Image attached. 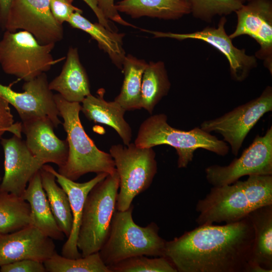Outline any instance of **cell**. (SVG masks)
Wrapping results in <instances>:
<instances>
[{
  "label": "cell",
  "mask_w": 272,
  "mask_h": 272,
  "mask_svg": "<svg viewBox=\"0 0 272 272\" xmlns=\"http://www.w3.org/2000/svg\"><path fill=\"white\" fill-rule=\"evenodd\" d=\"M164 63L161 61L148 63L143 75L141 106L152 113L155 106L167 95L170 88Z\"/></svg>",
  "instance_id": "cell-27"
},
{
  "label": "cell",
  "mask_w": 272,
  "mask_h": 272,
  "mask_svg": "<svg viewBox=\"0 0 272 272\" xmlns=\"http://www.w3.org/2000/svg\"><path fill=\"white\" fill-rule=\"evenodd\" d=\"M32 224L28 202L22 196L0 192V233H12Z\"/></svg>",
  "instance_id": "cell-28"
},
{
  "label": "cell",
  "mask_w": 272,
  "mask_h": 272,
  "mask_svg": "<svg viewBox=\"0 0 272 272\" xmlns=\"http://www.w3.org/2000/svg\"><path fill=\"white\" fill-rule=\"evenodd\" d=\"M42 167L55 176L57 183L66 192L71 208L73 219L72 228L70 236L62 246L61 255L72 258L81 257L82 256L79 251L77 243L85 202L92 188L108 174L98 173L88 181L78 183L62 175L50 165L44 164Z\"/></svg>",
  "instance_id": "cell-18"
},
{
  "label": "cell",
  "mask_w": 272,
  "mask_h": 272,
  "mask_svg": "<svg viewBox=\"0 0 272 272\" xmlns=\"http://www.w3.org/2000/svg\"><path fill=\"white\" fill-rule=\"evenodd\" d=\"M240 2H241L243 4L244 2H245V1H248V2H249L251 0H238Z\"/></svg>",
  "instance_id": "cell-38"
},
{
  "label": "cell",
  "mask_w": 272,
  "mask_h": 272,
  "mask_svg": "<svg viewBox=\"0 0 272 272\" xmlns=\"http://www.w3.org/2000/svg\"><path fill=\"white\" fill-rule=\"evenodd\" d=\"M272 205V175H251L244 181L213 186L198 200V225L239 221L253 211Z\"/></svg>",
  "instance_id": "cell-2"
},
{
  "label": "cell",
  "mask_w": 272,
  "mask_h": 272,
  "mask_svg": "<svg viewBox=\"0 0 272 272\" xmlns=\"http://www.w3.org/2000/svg\"><path fill=\"white\" fill-rule=\"evenodd\" d=\"M272 111V88L266 87L255 99L217 118L203 121L201 129L221 134L232 153L237 156L248 133L266 113Z\"/></svg>",
  "instance_id": "cell-9"
},
{
  "label": "cell",
  "mask_w": 272,
  "mask_h": 272,
  "mask_svg": "<svg viewBox=\"0 0 272 272\" xmlns=\"http://www.w3.org/2000/svg\"><path fill=\"white\" fill-rule=\"evenodd\" d=\"M119 178L116 170L90 191L86 199L77 239L83 257L99 252L107 240L116 203Z\"/></svg>",
  "instance_id": "cell-6"
},
{
  "label": "cell",
  "mask_w": 272,
  "mask_h": 272,
  "mask_svg": "<svg viewBox=\"0 0 272 272\" xmlns=\"http://www.w3.org/2000/svg\"><path fill=\"white\" fill-rule=\"evenodd\" d=\"M253 240L246 217L222 225H198L166 241L164 255L177 272H248Z\"/></svg>",
  "instance_id": "cell-1"
},
{
  "label": "cell",
  "mask_w": 272,
  "mask_h": 272,
  "mask_svg": "<svg viewBox=\"0 0 272 272\" xmlns=\"http://www.w3.org/2000/svg\"><path fill=\"white\" fill-rule=\"evenodd\" d=\"M54 46L39 43L25 31H5L0 39V65L8 75L25 82L31 80L55 63L51 53Z\"/></svg>",
  "instance_id": "cell-8"
},
{
  "label": "cell",
  "mask_w": 272,
  "mask_h": 272,
  "mask_svg": "<svg viewBox=\"0 0 272 272\" xmlns=\"http://www.w3.org/2000/svg\"><path fill=\"white\" fill-rule=\"evenodd\" d=\"M53 240L32 225L0 233V266L26 259L44 262L56 252Z\"/></svg>",
  "instance_id": "cell-16"
},
{
  "label": "cell",
  "mask_w": 272,
  "mask_h": 272,
  "mask_svg": "<svg viewBox=\"0 0 272 272\" xmlns=\"http://www.w3.org/2000/svg\"><path fill=\"white\" fill-rule=\"evenodd\" d=\"M12 1L13 0H0V26L4 29Z\"/></svg>",
  "instance_id": "cell-37"
},
{
  "label": "cell",
  "mask_w": 272,
  "mask_h": 272,
  "mask_svg": "<svg viewBox=\"0 0 272 272\" xmlns=\"http://www.w3.org/2000/svg\"><path fill=\"white\" fill-rule=\"evenodd\" d=\"M105 90L100 89L97 95L91 94L82 101L81 111L90 121L108 125L113 128L123 144H130L132 130L124 115L126 111L115 101L107 102L104 98Z\"/></svg>",
  "instance_id": "cell-20"
},
{
  "label": "cell",
  "mask_w": 272,
  "mask_h": 272,
  "mask_svg": "<svg viewBox=\"0 0 272 272\" xmlns=\"http://www.w3.org/2000/svg\"><path fill=\"white\" fill-rule=\"evenodd\" d=\"M97 2L99 9L107 19H111L123 25L131 26L120 16L115 8L114 0H97Z\"/></svg>",
  "instance_id": "cell-35"
},
{
  "label": "cell",
  "mask_w": 272,
  "mask_h": 272,
  "mask_svg": "<svg viewBox=\"0 0 272 272\" xmlns=\"http://www.w3.org/2000/svg\"><path fill=\"white\" fill-rule=\"evenodd\" d=\"M191 13L196 18L210 22L217 15H227L241 8L238 0H189Z\"/></svg>",
  "instance_id": "cell-31"
},
{
  "label": "cell",
  "mask_w": 272,
  "mask_h": 272,
  "mask_svg": "<svg viewBox=\"0 0 272 272\" xmlns=\"http://www.w3.org/2000/svg\"><path fill=\"white\" fill-rule=\"evenodd\" d=\"M147 64L145 60L129 54L124 59L122 68L124 80L120 92L114 101L126 111L142 108V81Z\"/></svg>",
  "instance_id": "cell-25"
},
{
  "label": "cell",
  "mask_w": 272,
  "mask_h": 272,
  "mask_svg": "<svg viewBox=\"0 0 272 272\" xmlns=\"http://www.w3.org/2000/svg\"><path fill=\"white\" fill-rule=\"evenodd\" d=\"M4 153V175L0 192L22 196L29 181L44 165L28 149L25 141L16 135L2 138Z\"/></svg>",
  "instance_id": "cell-14"
},
{
  "label": "cell",
  "mask_w": 272,
  "mask_h": 272,
  "mask_svg": "<svg viewBox=\"0 0 272 272\" xmlns=\"http://www.w3.org/2000/svg\"><path fill=\"white\" fill-rule=\"evenodd\" d=\"M4 30L28 32L43 45L55 44L63 38V25L53 16L49 0H13Z\"/></svg>",
  "instance_id": "cell-11"
},
{
  "label": "cell",
  "mask_w": 272,
  "mask_h": 272,
  "mask_svg": "<svg viewBox=\"0 0 272 272\" xmlns=\"http://www.w3.org/2000/svg\"><path fill=\"white\" fill-rule=\"evenodd\" d=\"M51 13L59 24L67 22L75 12H83L82 10L73 5L74 0H49Z\"/></svg>",
  "instance_id": "cell-33"
},
{
  "label": "cell",
  "mask_w": 272,
  "mask_h": 272,
  "mask_svg": "<svg viewBox=\"0 0 272 272\" xmlns=\"http://www.w3.org/2000/svg\"><path fill=\"white\" fill-rule=\"evenodd\" d=\"M43 263L49 272H110L99 252L76 258L65 257L56 252Z\"/></svg>",
  "instance_id": "cell-29"
},
{
  "label": "cell",
  "mask_w": 272,
  "mask_h": 272,
  "mask_svg": "<svg viewBox=\"0 0 272 272\" xmlns=\"http://www.w3.org/2000/svg\"><path fill=\"white\" fill-rule=\"evenodd\" d=\"M26 144L31 153L44 164L52 163L62 166L69 154L67 140H61L55 134V127L46 117L33 118L22 123Z\"/></svg>",
  "instance_id": "cell-17"
},
{
  "label": "cell",
  "mask_w": 272,
  "mask_h": 272,
  "mask_svg": "<svg viewBox=\"0 0 272 272\" xmlns=\"http://www.w3.org/2000/svg\"><path fill=\"white\" fill-rule=\"evenodd\" d=\"M22 89L23 92H18L0 83V96L16 109L22 121L46 117L55 128L61 123L54 94L49 89L45 73L25 81Z\"/></svg>",
  "instance_id": "cell-12"
},
{
  "label": "cell",
  "mask_w": 272,
  "mask_h": 272,
  "mask_svg": "<svg viewBox=\"0 0 272 272\" xmlns=\"http://www.w3.org/2000/svg\"><path fill=\"white\" fill-rule=\"evenodd\" d=\"M115 8L133 18L149 16L175 19L191 13L190 4L186 0H123Z\"/></svg>",
  "instance_id": "cell-23"
},
{
  "label": "cell",
  "mask_w": 272,
  "mask_h": 272,
  "mask_svg": "<svg viewBox=\"0 0 272 272\" xmlns=\"http://www.w3.org/2000/svg\"><path fill=\"white\" fill-rule=\"evenodd\" d=\"M133 205L125 211L116 210L113 216L106 241L99 251L106 265L139 255L165 256L166 240L159 235L155 222L145 227L132 218Z\"/></svg>",
  "instance_id": "cell-5"
},
{
  "label": "cell",
  "mask_w": 272,
  "mask_h": 272,
  "mask_svg": "<svg viewBox=\"0 0 272 272\" xmlns=\"http://www.w3.org/2000/svg\"><path fill=\"white\" fill-rule=\"evenodd\" d=\"M107 266L110 272H177L173 263L165 256H135Z\"/></svg>",
  "instance_id": "cell-30"
},
{
  "label": "cell",
  "mask_w": 272,
  "mask_h": 272,
  "mask_svg": "<svg viewBox=\"0 0 272 272\" xmlns=\"http://www.w3.org/2000/svg\"><path fill=\"white\" fill-rule=\"evenodd\" d=\"M226 22V18L223 17L217 28L208 27L201 31L190 33L149 32L155 37H168L178 40L194 39L205 41L225 55L229 61L232 78L236 81L241 82L247 77L250 71L256 66V57L253 55L246 54L244 49H240L234 46L232 39L226 33L224 28Z\"/></svg>",
  "instance_id": "cell-15"
},
{
  "label": "cell",
  "mask_w": 272,
  "mask_h": 272,
  "mask_svg": "<svg viewBox=\"0 0 272 272\" xmlns=\"http://www.w3.org/2000/svg\"><path fill=\"white\" fill-rule=\"evenodd\" d=\"M82 13L75 12L67 23L72 27L89 34L97 42L99 47L108 53L112 61L122 69L126 56L122 47L124 34L109 30L99 23L90 22L82 15Z\"/></svg>",
  "instance_id": "cell-24"
},
{
  "label": "cell",
  "mask_w": 272,
  "mask_h": 272,
  "mask_svg": "<svg viewBox=\"0 0 272 272\" xmlns=\"http://www.w3.org/2000/svg\"><path fill=\"white\" fill-rule=\"evenodd\" d=\"M92 9L96 16L98 22L100 24L105 27L109 30L112 31V29L109 24V21L107 19L98 7L97 0H83Z\"/></svg>",
  "instance_id": "cell-36"
},
{
  "label": "cell",
  "mask_w": 272,
  "mask_h": 272,
  "mask_svg": "<svg viewBox=\"0 0 272 272\" xmlns=\"http://www.w3.org/2000/svg\"><path fill=\"white\" fill-rule=\"evenodd\" d=\"M9 103L0 96V140L6 131L22 138V123L15 122Z\"/></svg>",
  "instance_id": "cell-32"
},
{
  "label": "cell",
  "mask_w": 272,
  "mask_h": 272,
  "mask_svg": "<svg viewBox=\"0 0 272 272\" xmlns=\"http://www.w3.org/2000/svg\"><path fill=\"white\" fill-rule=\"evenodd\" d=\"M54 99L63 120L62 124L69 146L67 160L58 168V172L76 181L88 173L112 174L115 172L114 162L110 153L99 149L85 131L79 116L80 103L68 102L59 94H54Z\"/></svg>",
  "instance_id": "cell-3"
},
{
  "label": "cell",
  "mask_w": 272,
  "mask_h": 272,
  "mask_svg": "<svg viewBox=\"0 0 272 272\" xmlns=\"http://www.w3.org/2000/svg\"><path fill=\"white\" fill-rule=\"evenodd\" d=\"M1 272H45L43 262L26 259L16 261L0 266Z\"/></svg>",
  "instance_id": "cell-34"
},
{
  "label": "cell",
  "mask_w": 272,
  "mask_h": 272,
  "mask_svg": "<svg viewBox=\"0 0 272 272\" xmlns=\"http://www.w3.org/2000/svg\"><path fill=\"white\" fill-rule=\"evenodd\" d=\"M41 183L51 210L60 230L67 238L73 225V216L68 196L56 181L55 176L43 168L40 170Z\"/></svg>",
  "instance_id": "cell-26"
},
{
  "label": "cell",
  "mask_w": 272,
  "mask_h": 272,
  "mask_svg": "<svg viewBox=\"0 0 272 272\" xmlns=\"http://www.w3.org/2000/svg\"><path fill=\"white\" fill-rule=\"evenodd\" d=\"M205 173L213 186L230 184L246 175H272V127L264 135H257L241 155L229 165L209 166Z\"/></svg>",
  "instance_id": "cell-10"
},
{
  "label": "cell",
  "mask_w": 272,
  "mask_h": 272,
  "mask_svg": "<svg viewBox=\"0 0 272 272\" xmlns=\"http://www.w3.org/2000/svg\"><path fill=\"white\" fill-rule=\"evenodd\" d=\"M40 170L30 180L22 197L30 205L32 225L53 240H62L65 235L52 214L42 185Z\"/></svg>",
  "instance_id": "cell-21"
},
{
  "label": "cell",
  "mask_w": 272,
  "mask_h": 272,
  "mask_svg": "<svg viewBox=\"0 0 272 272\" xmlns=\"http://www.w3.org/2000/svg\"><path fill=\"white\" fill-rule=\"evenodd\" d=\"M247 217L254 231L249 265H259L268 272H271L272 205L256 209L249 213Z\"/></svg>",
  "instance_id": "cell-22"
},
{
  "label": "cell",
  "mask_w": 272,
  "mask_h": 272,
  "mask_svg": "<svg viewBox=\"0 0 272 272\" xmlns=\"http://www.w3.org/2000/svg\"><path fill=\"white\" fill-rule=\"evenodd\" d=\"M134 144L142 148L166 145L173 147L178 155V168H186L195 151L202 149L221 156L228 154L230 148L223 140L200 127L186 131L170 126L164 113L153 115L141 124Z\"/></svg>",
  "instance_id": "cell-4"
},
{
  "label": "cell",
  "mask_w": 272,
  "mask_h": 272,
  "mask_svg": "<svg viewBox=\"0 0 272 272\" xmlns=\"http://www.w3.org/2000/svg\"><path fill=\"white\" fill-rule=\"evenodd\" d=\"M186 1H189V0H186Z\"/></svg>",
  "instance_id": "cell-40"
},
{
  "label": "cell",
  "mask_w": 272,
  "mask_h": 272,
  "mask_svg": "<svg viewBox=\"0 0 272 272\" xmlns=\"http://www.w3.org/2000/svg\"><path fill=\"white\" fill-rule=\"evenodd\" d=\"M237 24L229 36L232 39L247 35L260 46L255 56L264 61L272 73V3L271 0H251L236 11Z\"/></svg>",
  "instance_id": "cell-13"
},
{
  "label": "cell",
  "mask_w": 272,
  "mask_h": 272,
  "mask_svg": "<svg viewBox=\"0 0 272 272\" xmlns=\"http://www.w3.org/2000/svg\"><path fill=\"white\" fill-rule=\"evenodd\" d=\"M49 87L70 102L82 103L91 94L88 77L77 48H69L60 73L49 83Z\"/></svg>",
  "instance_id": "cell-19"
},
{
  "label": "cell",
  "mask_w": 272,
  "mask_h": 272,
  "mask_svg": "<svg viewBox=\"0 0 272 272\" xmlns=\"http://www.w3.org/2000/svg\"><path fill=\"white\" fill-rule=\"evenodd\" d=\"M109 153L119 178L116 210L125 211L152 183L157 172L156 153L153 148L140 147L134 143L112 145Z\"/></svg>",
  "instance_id": "cell-7"
},
{
  "label": "cell",
  "mask_w": 272,
  "mask_h": 272,
  "mask_svg": "<svg viewBox=\"0 0 272 272\" xmlns=\"http://www.w3.org/2000/svg\"><path fill=\"white\" fill-rule=\"evenodd\" d=\"M1 178L0 177V182H1Z\"/></svg>",
  "instance_id": "cell-39"
}]
</instances>
